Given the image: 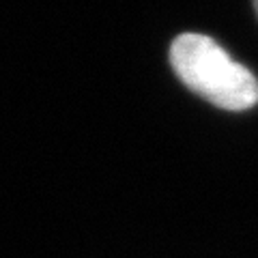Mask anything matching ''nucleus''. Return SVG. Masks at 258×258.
Masks as SVG:
<instances>
[{
	"instance_id": "nucleus-2",
	"label": "nucleus",
	"mask_w": 258,
	"mask_h": 258,
	"mask_svg": "<svg viewBox=\"0 0 258 258\" xmlns=\"http://www.w3.org/2000/svg\"><path fill=\"white\" fill-rule=\"evenodd\" d=\"M254 9H256V13H258V0H254Z\"/></svg>"
},
{
	"instance_id": "nucleus-1",
	"label": "nucleus",
	"mask_w": 258,
	"mask_h": 258,
	"mask_svg": "<svg viewBox=\"0 0 258 258\" xmlns=\"http://www.w3.org/2000/svg\"><path fill=\"white\" fill-rule=\"evenodd\" d=\"M170 62L179 80L217 108L241 112L258 103V80L211 37L185 32L170 47Z\"/></svg>"
}]
</instances>
